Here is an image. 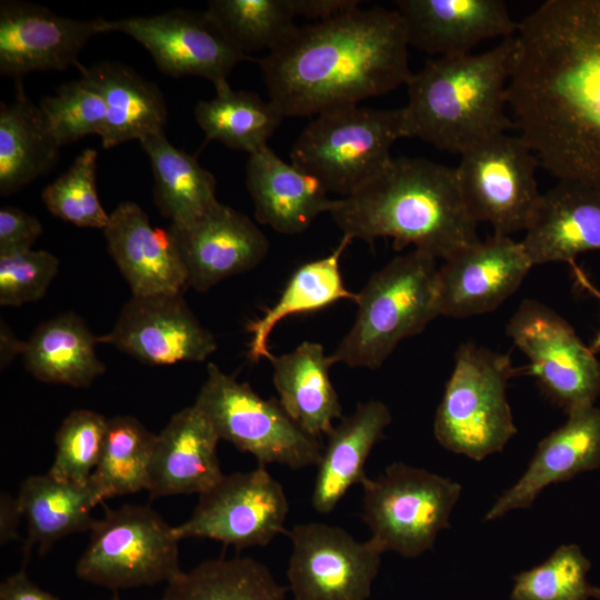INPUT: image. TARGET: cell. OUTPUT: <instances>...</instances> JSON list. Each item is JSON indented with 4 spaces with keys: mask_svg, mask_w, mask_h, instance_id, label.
<instances>
[{
    "mask_svg": "<svg viewBox=\"0 0 600 600\" xmlns=\"http://www.w3.org/2000/svg\"><path fill=\"white\" fill-rule=\"evenodd\" d=\"M107 427L108 419L96 411H71L56 433V456L48 472L60 481L88 483L99 462Z\"/></svg>",
    "mask_w": 600,
    "mask_h": 600,
    "instance_id": "60d3db41",
    "label": "cell"
},
{
    "mask_svg": "<svg viewBox=\"0 0 600 600\" xmlns=\"http://www.w3.org/2000/svg\"><path fill=\"white\" fill-rule=\"evenodd\" d=\"M156 440L157 434L134 417L108 419L102 452L89 480L101 502L147 490Z\"/></svg>",
    "mask_w": 600,
    "mask_h": 600,
    "instance_id": "d590c367",
    "label": "cell"
},
{
    "mask_svg": "<svg viewBox=\"0 0 600 600\" xmlns=\"http://www.w3.org/2000/svg\"><path fill=\"white\" fill-rule=\"evenodd\" d=\"M206 12L249 58L272 51L297 28L290 0H212Z\"/></svg>",
    "mask_w": 600,
    "mask_h": 600,
    "instance_id": "8d00e7d4",
    "label": "cell"
},
{
    "mask_svg": "<svg viewBox=\"0 0 600 600\" xmlns=\"http://www.w3.org/2000/svg\"><path fill=\"white\" fill-rule=\"evenodd\" d=\"M246 184L257 221L288 236L306 231L336 201L316 177L283 161L268 146L249 154Z\"/></svg>",
    "mask_w": 600,
    "mask_h": 600,
    "instance_id": "d4e9b609",
    "label": "cell"
},
{
    "mask_svg": "<svg viewBox=\"0 0 600 600\" xmlns=\"http://www.w3.org/2000/svg\"><path fill=\"white\" fill-rule=\"evenodd\" d=\"M103 232L132 296L182 293L188 287L187 270L169 229L153 227L136 202L119 203Z\"/></svg>",
    "mask_w": 600,
    "mask_h": 600,
    "instance_id": "44dd1931",
    "label": "cell"
},
{
    "mask_svg": "<svg viewBox=\"0 0 600 600\" xmlns=\"http://www.w3.org/2000/svg\"><path fill=\"white\" fill-rule=\"evenodd\" d=\"M39 107L60 147L103 132L106 101L94 81L83 72L79 79L60 86L56 94L44 97Z\"/></svg>",
    "mask_w": 600,
    "mask_h": 600,
    "instance_id": "f35d334b",
    "label": "cell"
},
{
    "mask_svg": "<svg viewBox=\"0 0 600 600\" xmlns=\"http://www.w3.org/2000/svg\"><path fill=\"white\" fill-rule=\"evenodd\" d=\"M390 423L388 406L370 400L359 403L353 413L342 417L332 428L317 464L311 498L316 511L330 513L352 486L366 480L367 459Z\"/></svg>",
    "mask_w": 600,
    "mask_h": 600,
    "instance_id": "484cf974",
    "label": "cell"
},
{
    "mask_svg": "<svg viewBox=\"0 0 600 600\" xmlns=\"http://www.w3.org/2000/svg\"><path fill=\"white\" fill-rule=\"evenodd\" d=\"M221 439L194 406L174 413L157 434L147 491L152 499L198 493L223 476L218 458Z\"/></svg>",
    "mask_w": 600,
    "mask_h": 600,
    "instance_id": "603a6c76",
    "label": "cell"
},
{
    "mask_svg": "<svg viewBox=\"0 0 600 600\" xmlns=\"http://www.w3.org/2000/svg\"><path fill=\"white\" fill-rule=\"evenodd\" d=\"M0 600H61L29 579L24 569L9 576L0 584Z\"/></svg>",
    "mask_w": 600,
    "mask_h": 600,
    "instance_id": "f6af8a7d",
    "label": "cell"
},
{
    "mask_svg": "<svg viewBox=\"0 0 600 600\" xmlns=\"http://www.w3.org/2000/svg\"><path fill=\"white\" fill-rule=\"evenodd\" d=\"M59 264L58 258L44 250L0 256V304L19 307L41 299Z\"/></svg>",
    "mask_w": 600,
    "mask_h": 600,
    "instance_id": "b9f144b4",
    "label": "cell"
},
{
    "mask_svg": "<svg viewBox=\"0 0 600 600\" xmlns=\"http://www.w3.org/2000/svg\"><path fill=\"white\" fill-rule=\"evenodd\" d=\"M506 333L527 356L528 372L554 404L567 413L594 404L600 394V360L559 313L526 299Z\"/></svg>",
    "mask_w": 600,
    "mask_h": 600,
    "instance_id": "7c38bea8",
    "label": "cell"
},
{
    "mask_svg": "<svg viewBox=\"0 0 600 600\" xmlns=\"http://www.w3.org/2000/svg\"><path fill=\"white\" fill-rule=\"evenodd\" d=\"M516 37L514 129L558 180L600 189V0L544 1Z\"/></svg>",
    "mask_w": 600,
    "mask_h": 600,
    "instance_id": "6da1fadb",
    "label": "cell"
},
{
    "mask_svg": "<svg viewBox=\"0 0 600 600\" xmlns=\"http://www.w3.org/2000/svg\"><path fill=\"white\" fill-rule=\"evenodd\" d=\"M539 161L519 136L501 133L461 154L456 169L464 204L477 223L487 222L498 236L530 226L542 193Z\"/></svg>",
    "mask_w": 600,
    "mask_h": 600,
    "instance_id": "8fae6325",
    "label": "cell"
},
{
    "mask_svg": "<svg viewBox=\"0 0 600 600\" xmlns=\"http://www.w3.org/2000/svg\"><path fill=\"white\" fill-rule=\"evenodd\" d=\"M193 404L220 439L251 454L261 466L278 463L299 470L319 463V438L302 430L278 399H263L247 382H239L214 363H208L206 381Z\"/></svg>",
    "mask_w": 600,
    "mask_h": 600,
    "instance_id": "9c48e42d",
    "label": "cell"
},
{
    "mask_svg": "<svg viewBox=\"0 0 600 600\" xmlns=\"http://www.w3.org/2000/svg\"><path fill=\"white\" fill-rule=\"evenodd\" d=\"M79 69L94 81L106 101V124L100 136L103 148L163 131L167 107L156 83L116 61Z\"/></svg>",
    "mask_w": 600,
    "mask_h": 600,
    "instance_id": "f1b7e54d",
    "label": "cell"
},
{
    "mask_svg": "<svg viewBox=\"0 0 600 600\" xmlns=\"http://www.w3.org/2000/svg\"><path fill=\"white\" fill-rule=\"evenodd\" d=\"M289 502L264 468L233 472L199 494L190 518L174 526L179 540L209 538L237 549L262 547L286 532Z\"/></svg>",
    "mask_w": 600,
    "mask_h": 600,
    "instance_id": "4fadbf2b",
    "label": "cell"
},
{
    "mask_svg": "<svg viewBox=\"0 0 600 600\" xmlns=\"http://www.w3.org/2000/svg\"><path fill=\"white\" fill-rule=\"evenodd\" d=\"M408 48L399 12L377 6L297 26L258 62L283 117L318 116L406 84Z\"/></svg>",
    "mask_w": 600,
    "mask_h": 600,
    "instance_id": "7a4b0ae2",
    "label": "cell"
},
{
    "mask_svg": "<svg viewBox=\"0 0 600 600\" xmlns=\"http://www.w3.org/2000/svg\"><path fill=\"white\" fill-rule=\"evenodd\" d=\"M89 533L74 569L86 582L117 591L168 583L182 571L174 527L148 506L106 508Z\"/></svg>",
    "mask_w": 600,
    "mask_h": 600,
    "instance_id": "ba28073f",
    "label": "cell"
},
{
    "mask_svg": "<svg viewBox=\"0 0 600 600\" xmlns=\"http://www.w3.org/2000/svg\"><path fill=\"white\" fill-rule=\"evenodd\" d=\"M1 353H0V363L1 369L7 367L12 358L17 354H22L26 348V342L19 341L8 326L1 322Z\"/></svg>",
    "mask_w": 600,
    "mask_h": 600,
    "instance_id": "7dc6e473",
    "label": "cell"
},
{
    "mask_svg": "<svg viewBox=\"0 0 600 600\" xmlns=\"http://www.w3.org/2000/svg\"><path fill=\"white\" fill-rule=\"evenodd\" d=\"M41 108L27 96L21 79L14 98L0 104V194L10 196L50 171L59 160Z\"/></svg>",
    "mask_w": 600,
    "mask_h": 600,
    "instance_id": "f546056e",
    "label": "cell"
},
{
    "mask_svg": "<svg viewBox=\"0 0 600 600\" xmlns=\"http://www.w3.org/2000/svg\"><path fill=\"white\" fill-rule=\"evenodd\" d=\"M436 260L414 249L374 272L358 293L356 320L329 356L331 364L377 369L400 341L439 317Z\"/></svg>",
    "mask_w": 600,
    "mask_h": 600,
    "instance_id": "5b68a950",
    "label": "cell"
},
{
    "mask_svg": "<svg viewBox=\"0 0 600 600\" xmlns=\"http://www.w3.org/2000/svg\"><path fill=\"white\" fill-rule=\"evenodd\" d=\"M98 343L81 318L64 313L34 330L26 341L23 364L37 380L87 388L106 371L97 356Z\"/></svg>",
    "mask_w": 600,
    "mask_h": 600,
    "instance_id": "4dcf8cb0",
    "label": "cell"
},
{
    "mask_svg": "<svg viewBox=\"0 0 600 600\" xmlns=\"http://www.w3.org/2000/svg\"><path fill=\"white\" fill-rule=\"evenodd\" d=\"M214 89V98L200 100L194 108L207 141L216 140L249 154L268 146L284 118L276 106L256 92L234 91L228 80L216 83Z\"/></svg>",
    "mask_w": 600,
    "mask_h": 600,
    "instance_id": "836d02e7",
    "label": "cell"
},
{
    "mask_svg": "<svg viewBox=\"0 0 600 600\" xmlns=\"http://www.w3.org/2000/svg\"><path fill=\"white\" fill-rule=\"evenodd\" d=\"M517 374L509 354L460 344L434 416L439 444L474 461L501 452L517 434L507 398L508 382Z\"/></svg>",
    "mask_w": 600,
    "mask_h": 600,
    "instance_id": "8992f818",
    "label": "cell"
},
{
    "mask_svg": "<svg viewBox=\"0 0 600 600\" xmlns=\"http://www.w3.org/2000/svg\"><path fill=\"white\" fill-rule=\"evenodd\" d=\"M98 342L151 366L204 361L217 350L213 334L201 326L182 293L132 296L112 330Z\"/></svg>",
    "mask_w": 600,
    "mask_h": 600,
    "instance_id": "2e32d148",
    "label": "cell"
},
{
    "mask_svg": "<svg viewBox=\"0 0 600 600\" xmlns=\"http://www.w3.org/2000/svg\"><path fill=\"white\" fill-rule=\"evenodd\" d=\"M287 577L294 600H368L383 549L322 522L296 524Z\"/></svg>",
    "mask_w": 600,
    "mask_h": 600,
    "instance_id": "5bb4252c",
    "label": "cell"
},
{
    "mask_svg": "<svg viewBox=\"0 0 600 600\" xmlns=\"http://www.w3.org/2000/svg\"><path fill=\"white\" fill-rule=\"evenodd\" d=\"M23 518L18 498L7 492L0 496V544L19 539V526Z\"/></svg>",
    "mask_w": 600,
    "mask_h": 600,
    "instance_id": "bcb514c9",
    "label": "cell"
},
{
    "mask_svg": "<svg viewBox=\"0 0 600 600\" xmlns=\"http://www.w3.org/2000/svg\"><path fill=\"white\" fill-rule=\"evenodd\" d=\"M118 31L133 38L170 77L194 76L212 84L228 80L244 56L206 12L174 9L148 17L102 18L101 32Z\"/></svg>",
    "mask_w": 600,
    "mask_h": 600,
    "instance_id": "9a60e30c",
    "label": "cell"
},
{
    "mask_svg": "<svg viewBox=\"0 0 600 600\" xmlns=\"http://www.w3.org/2000/svg\"><path fill=\"white\" fill-rule=\"evenodd\" d=\"M409 47L438 57L471 53L481 42L514 37L519 22L502 0H399Z\"/></svg>",
    "mask_w": 600,
    "mask_h": 600,
    "instance_id": "ffe728a7",
    "label": "cell"
},
{
    "mask_svg": "<svg viewBox=\"0 0 600 600\" xmlns=\"http://www.w3.org/2000/svg\"><path fill=\"white\" fill-rule=\"evenodd\" d=\"M532 267L522 242L509 236L493 234L458 251L437 271L439 314L469 318L498 309Z\"/></svg>",
    "mask_w": 600,
    "mask_h": 600,
    "instance_id": "e0dca14e",
    "label": "cell"
},
{
    "mask_svg": "<svg viewBox=\"0 0 600 600\" xmlns=\"http://www.w3.org/2000/svg\"><path fill=\"white\" fill-rule=\"evenodd\" d=\"M329 213L351 240L391 238L396 250L412 244L436 259L480 241L456 169L423 158H392L362 189L337 199Z\"/></svg>",
    "mask_w": 600,
    "mask_h": 600,
    "instance_id": "3957f363",
    "label": "cell"
},
{
    "mask_svg": "<svg viewBox=\"0 0 600 600\" xmlns=\"http://www.w3.org/2000/svg\"><path fill=\"white\" fill-rule=\"evenodd\" d=\"M109 600H123L121 599L117 592H114V594L112 596V598H110Z\"/></svg>",
    "mask_w": 600,
    "mask_h": 600,
    "instance_id": "681fc988",
    "label": "cell"
},
{
    "mask_svg": "<svg viewBox=\"0 0 600 600\" xmlns=\"http://www.w3.org/2000/svg\"><path fill=\"white\" fill-rule=\"evenodd\" d=\"M362 486L361 518L383 551L416 558L432 549L439 532L450 527V516L462 487L437 473L393 462Z\"/></svg>",
    "mask_w": 600,
    "mask_h": 600,
    "instance_id": "30bf717a",
    "label": "cell"
},
{
    "mask_svg": "<svg viewBox=\"0 0 600 600\" xmlns=\"http://www.w3.org/2000/svg\"><path fill=\"white\" fill-rule=\"evenodd\" d=\"M351 241L343 236L327 257L300 266L289 279L278 301L267 309L260 319L248 326L252 360L272 358L268 349V338L276 324L284 318L316 311L339 300L357 302L358 293L346 288L340 272V258Z\"/></svg>",
    "mask_w": 600,
    "mask_h": 600,
    "instance_id": "d6a6232c",
    "label": "cell"
},
{
    "mask_svg": "<svg viewBox=\"0 0 600 600\" xmlns=\"http://www.w3.org/2000/svg\"><path fill=\"white\" fill-rule=\"evenodd\" d=\"M17 498L27 521L24 560L36 547L42 554L69 534L89 532L92 510L101 503L90 482H64L49 472L27 477Z\"/></svg>",
    "mask_w": 600,
    "mask_h": 600,
    "instance_id": "83f0119b",
    "label": "cell"
},
{
    "mask_svg": "<svg viewBox=\"0 0 600 600\" xmlns=\"http://www.w3.org/2000/svg\"><path fill=\"white\" fill-rule=\"evenodd\" d=\"M162 600H286V588L251 557L204 560L166 583Z\"/></svg>",
    "mask_w": 600,
    "mask_h": 600,
    "instance_id": "e575fe53",
    "label": "cell"
},
{
    "mask_svg": "<svg viewBox=\"0 0 600 600\" xmlns=\"http://www.w3.org/2000/svg\"><path fill=\"white\" fill-rule=\"evenodd\" d=\"M139 142L150 159L154 204L171 224L188 223L218 202L213 174L196 157L171 144L164 131Z\"/></svg>",
    "mask_w": 600,
    "mask_h": 600,
    "instance_id": "1f68e13d",
    "label": "cell"
},
{
    "mask_svg": "<svg viewBox=\"0 0 600 600\" xmlns=\"http://www.w3.org/2000/svg\"><path fill=\"white\" fill-rule=\"evenodd\" d=\"M184 263L188 287L206 292L256 268L269 251L264 233L236 209L217 202L197 219L168 227Z\"/></svg>",
    "mask_w": 600,
    "mask_h": 600,
    "instance_id": "d6986e66",
    "label": "cell"
},
{
    "mask_svg": "<svg viewBox=\"0 0 600 600\" xmlns=\"http://www.w3.org/2000/svg\"><path fill=\"white\" fill-rule=\"evenodd\" d=\"M589 559L578 544H562L542 563L513 577L511 600H600L588 581Z\"/></svg>",
    "mask_w": 600,
    "mask_h": 600,
    "instance_id": "74e56055",
    "label": "cell"
},
{
    "mask_svg": "<svg viewBox=\"0 0 600 600\" xmlns=\"http://www.w3.org/2000/svg\"><path fill=\"white\" fill-rule=\"evenodd\" d=\"M41 233L34 216L12 206L0 208V256L31 250Z\"/></svg>",
    "mask_w": 600,
    "mask_h": 600,
    "instance_id": "7bdbcfd3",
    "label": "cell"
},
{
    "mask_svg": "<svg viewBox=\"0 0 600 600\" xmlns=\"http://www.w3.org/2000/svg\"><path fill=\"white\" fill-rule=\"evenodd\" d=\"M273 384L289 417L307 433L328 434L342 418V406L331 382L332 366L319 342L304 341L291 352L272 356Z\"/></svg>",
    "mask_w": 600,
    "mask_h": 600,
    "instance_id": "4316f807",
    "label": "cell"
},
{
    "mask_svg": "<svg viewBox=\"0 0 600 600\" xmlns=\"http://www.w3.org/2000/svg\"><path fill=\"white\" fill-rule=\"evenodd\" d=\"M290 3L296 16L318 22L356 10L360 6L359 0H290Z\"/></svg>",
    "mask_w": 600,
    "mask_h": 600,
    "instance_id": "ee69618b",
    "label": "cell"
},
{
    "mask_svg": "<svg viewBox=\"0 0 600 600\" xmlns=\"http://www.w3.org/2000/svg\"><path fill=\"white\" fill-rule=\"evenodd\" d=\"M102 18L76 20L26 1L0 2V74L21 79L34 71L66 70L91 37L101 32Z\"/></svg>",
    "mask_w": 600,
    "mask_h": 600,
    "instance_id": "ac0fdd59",
    "label": "cell"
},
{
    "mask_svg": "<svg viewBox=\"0 0 600 600\" xmlns=\"http://www.w3.org/2000/svg\"><path fill=\"white\" fill-rule=\"evenodd\" d=\"M567 414L566 422L539 442L526 472L496 500L486 521L529 508L548 486L600 468V408Z\"/></svg>",
    "mask_w": 600,
    "mask_h": 600,
    "instance_id": "7402d4cb",
    "label": "cell"
},
{
    "mask_svg": "<svg viewBox=\"0 0 600 600\" xmlns=\"http://www.w3.org/2000/svg\"><path fill=\"white\" fill-rule=\"evenodd\" d=\"M403 110L351 106L316 116L292 146L291 163L316 177L329 192L349 197L391 162L404 138Z\"/></svg>",
    "mask_w": 600,
    "mask_h": 600,
    "instance_id": "52a82bcc",
    "label": "cell"
},
{
    "mask_svg": "<svg viewBox=\"0 0 600 600\" xmlns=\"http://www.w3.org/2000/svg\"><path fill=\"white\" fill-rule=\"evenodd\" d=\"M97 159V150H83L67 171L43 189L41 198L53 216L80 228L103 230L110 214L98 197Z\"/></svg>",
    "mask_w": 600,
    "mask_h": 600,
    "instance_id": "ab89813d",
    "label": "cell"
},
{
    "mask_svg": "<svg viewBox=\"0 0 600 600\" xmlns=\"http://www.w3.org/2000/svg\"><path fill=\"white\" fill-rule=\"evenodd\" d=\"M521 242L532 266L571 264L579 254L600 250V189L558 180L542 193Z\"/></svg>",
    "mask_w": 600,
    "mask_h": 600,
    "instance_id": "cb8c5ba5",
    "label": "cell"
},
{
    "mask_svg": "<svg viewBox=\"0 0 600 600\" xmlns=\"http://www.w3.org/2000/svg\"><path fill=\"white\" fill-rule=\"evenodd\" d=\"M573 271V274L576 277V280L579 284H581L586 290H588L593 297H596L600 302V291L590 282L586 273L577 266L576 262L570 264ZM590 349L597 353L600 350V328L597 331L591 344Z\"/></svg>",
    "mask_w": 600,
    "mask_h": 600,
    "instance_id": "c3c4849f",
    "label": "cell"
},
{
    "mask_svg": "<svg viewBox=\"0 0 600 600\" xmlns=\"http://www.w3.org/2000/svg\"><path fill=\"white\" fill-rule=\"evenodd\" d=\"M517 37L480 53L429 59L406 86L404 138L462 154L514 123L506 113Z\"/></svg>",
    "mask_w": 600,
    "mask_h": 600,
    "instance_id": "277c9868",
    "label": "cell"
}]
</instances>
